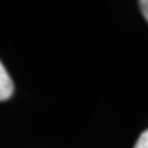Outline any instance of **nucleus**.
Returning a JSON list of instances; mask_svg holds the SVG:
<instances>
[{
  "label": "nucleus",
  "instance_id": "f257e3e1",
  "mask_svg": "<svg viewBox=\"0 0 148 148\" xmlns=\"http://www.w3.org/2000/svg\"><path fill=\"white\" fill-rule=\"evenodd\" d=\"M12 90H14V85H12L11 77L0 62V101L7 100L12 95Z\"/></svg>",
  "mask_w": 148,
  "mask_h": 148
},
{
  "label": "nucleus",
  "instance_id": "7ed1b4c3",
  "mask_svg": "<svg viewBox=\"0 0 148 148\" xmlns=\"http://www.w3.org/2000/svg\"><path fill=\"white\" fill-rule=\"evenodd\" d=\"M138 5H140V10L143 12L145 21L148 22V0H141V1H138Z\"/></svg>",
  "mask_w": 148,
  "mask_h": 148
},
{
  "label": "nucleus",
  "instance_id": "f03ea898",
  "mask_svg": "<svg viewBox=\"0 0 148 148\" xmlns=\"http://www.w3.org/2000/svg\"><path fill=\"white\" fill-rule=\"evenodd\" d=\"M134 148H148V129L144 130V132L140 134V137H138Z\"/></svg>",
  "mask_w": 148,
  "mask_h": 148
}]
</instances>
